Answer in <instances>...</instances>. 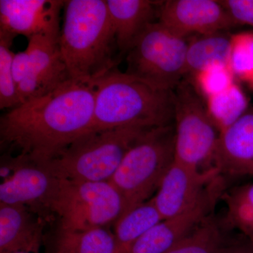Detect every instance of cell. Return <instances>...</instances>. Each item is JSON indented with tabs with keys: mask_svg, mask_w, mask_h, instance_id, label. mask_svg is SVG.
Masks as SVG:
<instances>
[{
	"mask_svg": "<svg viewBox=\"0 0 253 253\" xmlns=\"http://www.w3.org/2000/svg\"><path fill=\"white\" fill-rule=\"evenodd\" d=\"M94 84L68 81L49 94L9 109L0 119L1 144L43 165L90 131Z\"/></svg>",
	"mask_w": 253,
	"mask_h": 253,
	"instance_id": "obj_1",
	"label": "cell"
},
{
	"mask_svg": "<svg viewBox=\"0 0 253 253\" xmlns=\"http://www.w3.org/2000/svg\"><path fill=\"white\" fill-rule=\"evenodd\" d=\"M63 10L59 46L68 72L73 81L94 84L117 64V42L106 1L69 0Z\"/></svg>",
	"mask_w": 253,
	"mask_h": 253,
	"instance_id": "obj_2",
	"label": "cell"
},
{
	"mask_svg": "<svg viewBox=\"0 0 253 253\" xmlns=\"http://www.w3.org/2000/svg\"><path fill=\"white\" fill-rule=\"evenodd\" d=\"M91 131L174 124V92L118 70L94 83Z\"/></svg>",
	"mask_w": 253,
	"mask_h": 253,
	"instance_id": "obj_3",
	"label": "cell"
},
{
	"mask_svg": "<svg viewBox=\"0 0 253 253\" xmlns=\"http://www.w3.org/2000/svg\"><path fill=\"white\" fill-rule=\"evenodd\" d=\"M151 129L125 126L89 131L41 166L59 179L109 181L126 153Z\"/></svg>",
	"mask_w": 253,
	"mask_h": 253,
	"instance_id": "obj_4",
	"label": "cell"
},
{
	"mask_svg": "<svg viewBox=\"0 0 253 253\" xmlns=\"http://www.w3.org/2000/svg\"><path fill=\"white\" fill-rule=\"evenodd\" d=\"M174 145L172 124L150 129L126 153L109 181L125 200L123 214L147 201L158 191L175 160Z\"/></svg>",
	"mask_w": 253,
	"mask_h": 253,
	"instance_id": "obj_5",
	"label": "cell"
},
{
	"mask_svg": "<svg viewBox=\"0 0 253 253\" xmlns=\"http://www.w3.org/2000/svg\"><path fill=\"white\" fill-rule=\"evenodd\" d=\"M173 92L175 161L201 172L218 169L215 155L220 132L206 101L189 80H183Z\"/></svg>",
	"mask_w": 253,
	"mask_h": 253,
	"instance_id": "obj_6",
	"label": "cell"
},
{
	"mask_svg": "<svg viewBox=\"0 0 253 253\" xmlns=\"http://www.w3.org/2000/svg\"><path fill=\"white\" fill-rule=\"evenodd\" d=\"M49 210L59 216L61 230L83 231L116 224L126 203L110 181L59 179Z\"/></svg>",
	"mask_w": 253,
	"mask_h": 253,
	"instance_id": "obj_7",
	"label": "cell"
},
{
	"mask_svg": "<svg viewBox=\"0 0 253 253\" xmlns=\"http://www.w3.org/2000/svg\"><path fill=\"white\" fill-rule=\"evenodd\" d=\"M189 41L158 21L151 23L128 51L126 73L158 87L174 90L186 77Z\"/></svg>",
	"mask_w": 253,
	"mask_h": 253,
	"instance_id": "obj_8",
	"label": "cell"
},
{
	"mask_svg": "<svg viewBox=\"0 0 253 253\" xmlns=\"http://www.w3.org/2000/svg\"><path fill=\"white\" fill-rule=\"evenodd\" d=\"M157 21L182 38L224 32L236 27L220 1L168 0L160 1Z\"/></svg>",
	"mask_w": 253,
	"mask_h": 253,
	"instance_id": "obj_9",
	"label": "cell"
},
{
	"mask_svg": "<svg viewBox=\"0 0 253 253\" xmlns=\"http://www.w3.org/2000/svg\"><path fill=\"white\" fill-rule=\"evenodd\" d=\"M26 51L30 68L17 86L21 104L49 94L72 80L60 49L59 37H32Z\"/></svg>",
	"mask_w": 253,
	"mask_h": 253,
	"instance_id": "obj_10",
	"label": "cell"
},
{
	"mask_svg": "<svg viewBox=\"0 0 253 253\" xmlns=\"http://www.w3.org/2000/svg\"><path fill=\"white\" fill-rule=\"evenodd\" d=\"M222 176L213 181L196 206L155 225L133 245L129 253H166L212 214L224 191Z\"/></svg>",
	"mask_w": 253,
	"mask_h": 253,
	"instance_id": "obj_11",
	"label": "cell"
},
{
	"mask_svg": "<svg viewBox=\"0 0 253 253\" xmlns=\"http://www.w3.org/2000/svg\"><path fill=\"white\" fill-rule=\"evenodd\" d=\"M221 174L218 169L201 172L174 162L152 199L163 220L189 211L204 197Z\"/></svg>",
	"mask_w": 253,
	"mask_h": 253,
	"instance_id": "obj_12",
	"label": "cell"
},
{
	"mask_svg": "<svg viewBox=\"0 0 253 253\" xmlns=\"http://www.w3.org/2000/svg\"><path fill=\"white\" fill-rule=\"evenodd\" d=\"M65 1L0 0V31L10 36L60 37Z\"/></svg>",
	"mask_w": 253,
	"mask_h": 253,
	"instance_id": "obj_13",
	"label": "cell"
},
{
	"mask_svg": "<svg viewBox=\"0 0 253 253\" xmlns=\"http://www.w3.org/2000/svg\"><path fill=\"white\" fill-rule=\"evenodd\" d=\"M14 174L0 185V204L43 206L49 209L59 178L27 158H14Z\"/></svg>",
	"mask_w": 253,
	"mask_h": 253,
	"instance_id": "obj_14",
	"label": "cell"
},
{
	"mask_svg": "<svg viewBox=\"0 0 253 253\" xmlns=\"http://www.w3.org/2000/svg\"><path fill=\"white\" fill-rule=\"evenodd\" d=\"M215 163L221 175L253 177V108L221 131Z\"/></svg>",
	"mask_w": 253,
	"mask_h": 253,
	"instance_id": "obj_15",
	"label": "cell"
},
{
	"mask_svg": "<svg viewBox=\"0 0 253 253\" xmlns=\"http://www.w3.org/2000/svg\"><path fill=\"white\" fill-rule=\"evenodd\" d=\"M42 222L23 205L0 204V253L38 252Z\"/></svg>",
	"mask_w": 253,
	"mask_h": 253,
	"instance_id": "obj_16",
	"label": "cell"
},
{
	"mask_svg": "<svg viewBox=\"0 0 253 253\" xmlns=\"http://www.w3.org/2000/svg\"><path fill=\"white\" fill-rule=\"evenodd\" d=\"M120 54H127L142 32L157 19L160 1L106 0Z\"/></svg>",
	"mask_w": 253,
	"mask_h": 253,
	"instance_id": "obj_17",
	"label": "cell"
},
{
	"mask_svg": "<svg viewBox=\"0 0 253 253\" xmlns=\"http://www.w3.org/2000/svg\"><path fill=\"white\" fill-rule=\"evenodd\" d=\"M230 50L231 36L224 32L191 38L186 51V77H192L212 65L229 66Z\"/></svg>",
	"mask_w": 253,
	"mask_h": 253,
	"instance_id": "obj_18",
	"label": "cell"
},
{
	"mask_svg": "<svg viewBox=\"0 0 253 253\" xmlns=\"http://www.w3.org/2000/svg\"><path fill=\"white\" fill-rule=\"evenodd\" d=\"M163 220L153 199L125 213L115 224L116 253H129L138 239Z\"/></svg>",
	"mask_w": 253,
	"mask_h": 253,
	"instance_id": "obj_19",
	"label": "cell"
},
{
	"mask_svg": "<svg viewBox=\"0 0 253 253\" xmlns=\"http://www.w3.org/2000/svg\"><path fill=\"white\" fill-rule=\"evenodd\" d=\"M221 199L226 206V224L241 231L253 250V183L225 191Z\"/></svg>",
	"mask_w": 253,
	"mask_h": 253,
	"instance_id": "obj_20",
	"label": "cell"
},
{
	"mask_svg": "<svg viewBox=\"0 0 253 253\" xmlns=\"http://www.w3.org/2000/svg\"><path fill=\"white\" fill-rule=\"evenodd\" d=\"M58 246L61 253H116L114 234L106 227L83 231L60 230Z\"/></svg>",
	"mask_w": 253,
	"mask_h": 253,
	"instance_id": "obj_21",
	"label": "cell"
},
{
	"mask_svg": "<svg viewBox=\"0 0 253 253\" xmlns=\"http://www.w3.org/2000/svg\"><path fill=\"white\" fill-rule=\"evenodd\" d=\"M205 101L210 117L219 132L234 124L249 108L246 95L236 83Z\"/></svg>",
	"mask_w": 253,
	"mask_h": 253,
	"instance_id": "obj_22",
	"label": "cell"
},
{
	"mask_svg": "<svg viewBox=\"0 0 253 253\" xmlns=\"http://www.w3.org/2000/svg\"><path fill=\"white\" fill-rule=\"evenodd\" d=\"M222 249L220 229L212 214L166 253H219Z\"/></svg>",
	"mask_w": 253,
	"mask_h": 253,
	"instance_id": "obj_23",
	"label": "cell"
},
{
	"mask_svg": "<svg viewBox=\"0 0 253 253\" xmlns=\"http://www.w3.org/2000/svg\"><path fill=\"white\" fill-rule=\"evenodd\" d=\"M14 37L0 31V109H11L21 104L12 72Z\"/></svg>",
	"mask_w": 253,
	"mask_h": 253,
	"instance_id": "obj_24",
	"label": "cell"
},
{
	"mask_svg": "<svg viewBox=\"0 0 253 253\" xmlns=\"http://www.w3.org/2000/svg\"><path fill=\"white\" fill-rule=\"evenodd\" d=\"M229 67L234 77L253 89V32H241L231 35Z\"/></svg>",
	"mask_w": 253,
	"mask_h": 253,
	"instance_id": "obj_25",
	"label": "cell"
},
{
	"mask_svg": "<svg viewBox=\"0 0 253 253\" xmlns=\"http://www.w3.org/2000/svg\"><path fill=\"white\" fill-rule=\"evenodd\" d=\"M234 74L227 65L215 64L192 76V84L205 100L221 92L232 85Z\"/></svg>",
	"mask_w": 253,
	"mask_h": 253,
	"instance_id": "obj_26",
	"label": "cell"
},
{
	"mask_svg": "<svg viewBox=\"0 0 253 253\" xmlns=\"http://www.w3.org/2000/svg\"><path fill=\"white\" fill-rule=\"evenodd\" d=\"M227 10L236 26L247 25L253 27V0L220 1Z\"/></svg>",
	"mask_w": 253,
	"mask_h": 253,
	"instance_id": "obj_27",
	"label": "cell"
},
{
	"mask_svg": "<svg viewBox=\"0 0 253 253\" xmlns=\"http://www.w3.org/2000/svg\"><path fill=\"white\" fill-rule=\"evenodd\" d=\"M29 68V56L26 50L14 54L12 61V72L16 86H18L26 77Z\"/></svg>",
	"mask_w": 253,
	"mask_h": 253,
	"instance_id": "obj_28",
	"label": "cell"
},
{
	"mask_svg": "<svg viewBox=\"0 0 253 253\" xmlns=\"http://www.w3.org/2000/svg\"><path fill=\"white\" fill-rule=\"evenodd\" d=\"M219 253H253V250L249 244L247 246H232L223 247Z\"/></svg>",
	"mask_w": 253,
	"mask_h": 253,
	"instance_id": "obj_29",
	"label": "cell"
},
{
	"mask_svg": "<svg viewBox=\"0 0 253 253\" xmlns=\"http://www.w3.org/2000/svg\"><path fill=\"white\" fill-rule=\"evenodd\" d=\"M24 253V252H17V253Z\"/></svg>",
	"mask_w": 253,
	"mask_h": 253,
	"instance_id": "obj_30",
	"label": "cell"
}]
</instances>
